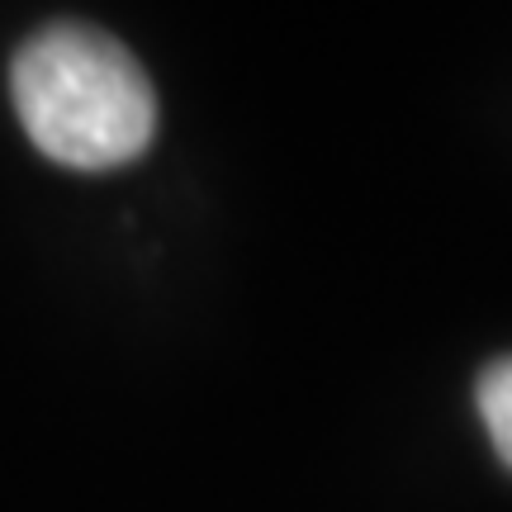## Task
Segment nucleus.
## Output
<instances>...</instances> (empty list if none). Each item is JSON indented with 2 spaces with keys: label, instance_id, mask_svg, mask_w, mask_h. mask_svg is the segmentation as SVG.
<instances>
[{
  "label": "nucleus",
  "instance_id": "f257e3e1",
  "mask_svg": "<svg viewBox=\"0 0 512 512\" xmlns=\"http://www.w3.org/2000/svg\"><path fill=\"white\" fill-rule=\"evenodd\" d=\"M10 105L29 143L72 171H114L157 133L143 62L86 19H53L10 57Z\"/></svg>",
  "mask_w": 512,
  "mask_h": 512
},
{
  "label": "nucleus",
  "instance_id": "f03ea898",
  "mask_svg": "<svg viewBox=\"0 0 512 512\" xmlns=\"http://www.w3.org/2000/svg\"><path fill=\"white\" fill-rule=\"evenodd\" d=\"M475 403H479V418H484V427H489L494 451L503 456V465H512V356L494 361V366L479 375Z\"/></svg>",
  "mask_w": 512,
  "mask_h": 512
}]
</instances>
